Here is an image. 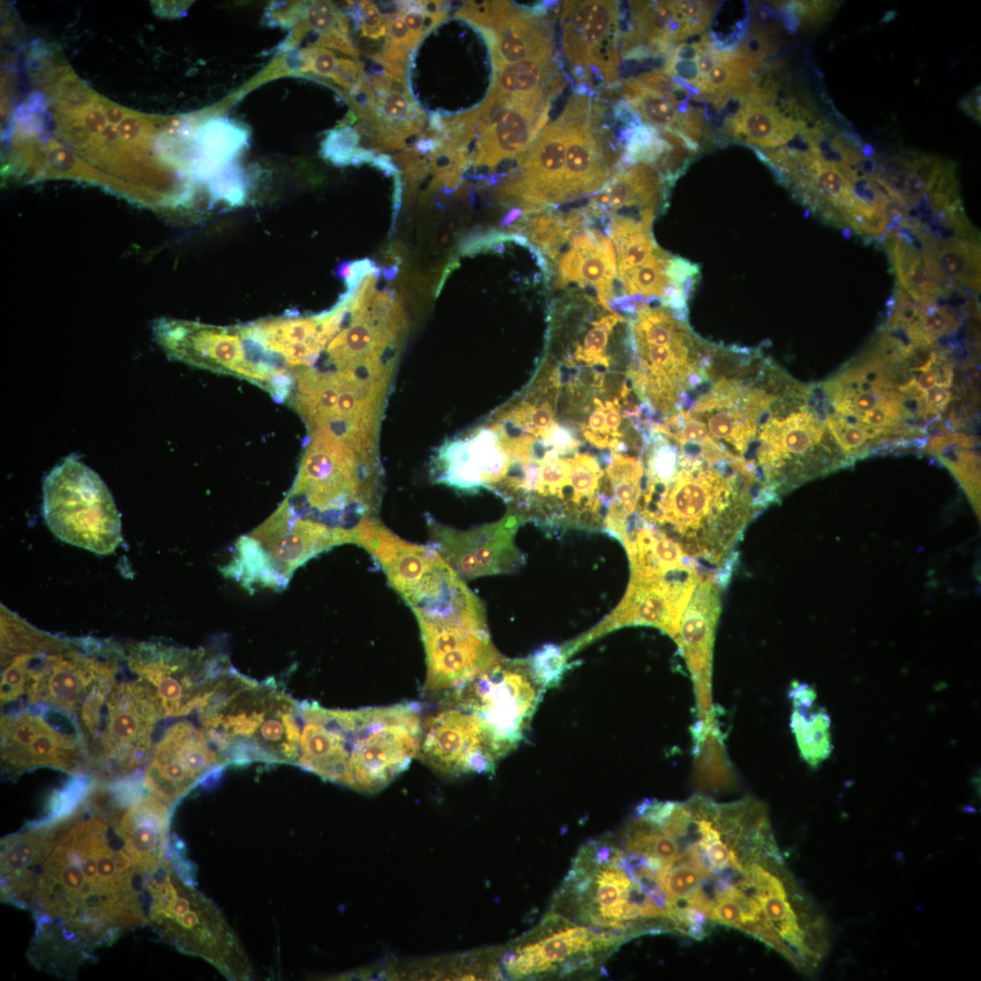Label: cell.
<instances>
[{
	"mask_svg": "<svg viewBox=\"0 0 981 981\" xmlns=\"http://www.w3.org/2000/svg\"><path fill=\"white\" fill-rule=\"evenodd\" d=\"M899 284L921 306L936 305L943 288L931 277L921 254L913 244L896 237L888 244Z\"/></svg>",
	"mask_w": 981,
	"mask_h": 981,
	"instance_id": "obj_37",
	"label": "cell"
},
{
	"mask_svg": "<svg viewBox=\"0 0 981 981\" xmlns=\"http://www.w3.org/2000/svg\"><path fill=\"white\" fill-rule=\"evenodd\" d=\"M959 105L966 114L980 123V85L965 96Z\"/></svg>",
	"mask_w": 981,
	"mask_h": 981,
	"instance_id": "obj_47",
	"label": "cell"
},
{
	"mask_svg": "<svg viewBox=\"0 0 981 981\" xmlns=\"http://www.w3.org/2000/svg\"><path fill=\"white\" fill-rule=\"evenodd\" d=\"M678 860L682 861L675 867L672 866L661 881V887L665 892L668 904L687 897L699 886L702 880L707 878L689 860Z\"/></svg>",
	"mask_w": 981,
	"mask_h": 981,
	"instance_id": "obj_40",
	"label": "cell"
},
{
	"mask_svg": "<svg viewBox=\"0 0 981 981\" xmlns=\"http://www.w3.org/2000/svg\"><path fill=\"white\" fill-rule=\"evenodd\" d=\"M749 456L775 501L811 479L853 464L827 425L818 385L795 379L767 412Z\"/></svg>",
	"mask_w": 981,
	"mask_h": 981,
	"instance_id": "obj_5",
	"label": "cell"
},
{
	"mask_svg": "<svg viewBox=\"0 0 981 981\" xmlns=\"http://www.w3.org/2000/svg\"><path fill=\"white\" fill-rule=\"evenodd\" d=\"M567 135L568 123L562 112L517 158V167L500 187V196L517 201L522 213L561 204Z\"/></svg>",
	"mask_w": 981,
	"mask_h": 981,
	"instance_id": "obj_24",
	"label": "cell"
},
{
	"mask_svg": "<svg viewBox=\"0 0 981 981\" xmlns=\"http://www.w3.org/2000/svg\"><path fill=\"white\" fill-rule=\"evenodd\" d=\"M712 919L738 928H741L744 924L743 913L739 904L727 896L720 897L716 902Z\"/></svg>",
	"mask_w": 981,
	"mask_h": 981,
	"instance_id": "obj_45",
	"label": "cell"
},
{
	"mask_svg": "<svg viewBox=\"0 0 981 981\" xmlns=\"http://www.w3.org/2000/svg\"><path fill=\"white\" fill-rule=\"evenodd\" d=\"M302 725L296 765L361 792H376L418 755L422 707L403 701L358 709L298 703Z\"/></svg>",
	"mask_w": 981,
	"mask_h": 981,
	"instance_id": "obj_3",
	"label": "cell"
},
{
	"mask_svg": "<svg viewBox=\"0 0 981 981\" xmlns=\"http://www.w3.org/2000/svg\"><path fill=\"white\" fill-rule=\"evenodd\" d=\"M673 5L683 19L689 36L705 31L711 21L714 11V5L706 1H673Z\"/></svg>",
	"mask_w": 981,
	"mask_h": 981,
	"instance_id": "obj_42",
	"label": "cell"
},
{
	"mask_svg": "<svg viewBox=\"0 0 981 981\" xmlns=\"http://www.w3.org/2000/svg\"><path fill=\"white\" fill-rule=\"evenodd\" d=\"M619 95L634 113L650 127L678 132L682 117L680 108L667 97L647 88L635 77L619 84Z\"/></svg>",
	"mask_w": 981,
	"mask_h": 981,
	"instance_id": "obj_38",
	"label": "cell"
},
{
	"mask_svg": "<svg viewBox=\"0 0 981 981\" xmlns=\"http://www.w3.org/2000/svg\"><path fill=\"white\" fill-rule=\"evenodd\" d=\"M508 754L471 709L444 698L423 718L418 757L449 776L493 771Z\"/></svg>",
	"mask_w": 981,
	"mask_h": 981,
	"instance_id": "obj_19",
	"label": "cell"
},
{
	"mask_svg": "<svg viewBox=\"0 0 981 981\" xmlns=\"http://www.w3.org/2000/svg\"><path fill=\"white\" fill-rule=\"evenodd\" d=\"M561 51L577 77L593 88L619 85L620 9L617 1H563Z\"/></svg>",
	"mask_w": 981,
	"mask_h": 981,
	"instance_id": "obj_16",
	"label": "cell"
},
{
	"mask_svg": "<svg viewBox=\"0 0 981 981\" xmlns=\"http://www.w3.org/2000/svg\"><path fill=\"white\" fill-rule=\"evenodd\" d=\"M687 411L728 454L746 459L760 424L792 377L758 348L717 357Z\"/></svg>",
	"mask_w": 981,
	"mask_h": 981,
	"instance_id": "obj_8",
	"label": "cell"
},
{
	"mask_svg": "<svg viewBox=\"0 0 981 981\" xmlns=\"http://www.w3.org/2000/svg\"><path fill=\"white\" fill-rule=\"evenodd\" d=\"M792 702L790 728L803 760L817 768L832 753L831 718L817 702V692L806 683L794 682L788 692Z\"/></svg>",
	"mask_w": 981,
	"mask_h": 981,
	"instance_id": "obj_31",
	"label": "cell"
},
{
	"mask_svg": "<svg viewBox=\"0 0 981 981\" xmlns=\"http://www.w3.org/2000/svg\"><path fill=\"white\" fill-rule=\"evenodd\" d=\"M528 517L515 510L500 520L460 530L427 517L429 545L463 579L509 573L524 561L514 542Z\"/></svg>",
	"mask_w": 981,
	"mask_h": 981,
	"instance_id": "obj_21",
	"label": "cell"
},
{
	"mask_svg": "<svg viewBox=\"0 0 981 981\" xmlns=\"http://www.w3.org/2000/svg\"><path fill=\"white\" fill-rule=\"evenodd\" d=\"M122 808L92 782L71 808L1 840V900L32 913L37 968L74 976L97 948L146 924L150 875L119 831Z\"/></svg>",
	"mask_w": 981,
	"mask_h": 981,
	"instance_id": "obj_1",
	"label": "cell"
},
{
	"mask_svg": "<svg viewBox=\"0 0 981 981\" xmlns=\"http://www.w3.org/2000/svg\"><path fill=\"white\" fill-rule=\"evenodd\" d=\"M172 840L169 856L145 883L148 924L178 951L198 956L233 981L252 978L251 961L215 904L195 888L193 868Z\"/></svg>",
	"mask_w": 981,
	"mask_h": 981,
	"instance_id": "obj_6",
	"label": "cell"
},
{
	"mask_svg": "<svg viewBox=\"0 0 981 981\" xmlns=\"http://www.w3.org/2000/svg\"><path fill=\"white\" fill-rule=\"evenodd\" d=\"M923 246V261L931 277L941 286L946 295L956 282L980 291V246L977 239L938 241L918 235Z\"/></svg>",
	"mask_w": 981,
	"mask_h": 981,
	"instance_id": "obj_32",
	"label": "cell"
},
{
	"mask_svg": "<svg viewBox=\"0 0 981 981\" xmlns=\"http://www.w3.org/2000/svg\"><path fill=\"white\" fill-rule=\"evenodd\" d=\"M786 898L779 896L756 897L754 898L778 932L798 923L797 916Z\"/></svg>",
	"mask_w": 981,
	"mask_h": 981,
	"instance_id": "obj_43",
	"label": "cell"
},
{
	"mask_svg": "<svg viewBox=\"0 0 981 981\" xmlns=\"http://www.w3.org/2000/svg\"><path fill=\"white\" fill-rule=\"evenodd\" d=\"M604 473L610 482L611 499L604 517L603 528L621 540L642 491L644 468L641 458L612 452Z\"/></svg>",
	"mask_w": 981,
	"mask_h": 981,
	"instance_id": "obj_34",
	"label": "cell"
},
{
	"mask_svg": "<svg viewBox=\"0 0 981 981\" xmlns=\"http://www.w3.org/2000/svg\"><path fill=\"white\" fill-rule=\"evenodd\" d=\"M245 142V131L229 121L208 123L199 136L200 156L195 164L197 176L210 185L235 166L233 160Z\"/></svg>",
	"mask_w": 981,
	"mask_h": 981,
	"instance_id": "obj_35",
	"label": "cell"
},
{
	"mask_svg": "<svg viewBox=\"0 0 981 981\" xmlns=\"http://www.w3.org/2000/svg\"><path fill=\"white\" fill-rule=\"evenodd\" d=\"M362 35L372 40H378L387 35V22L383 13L370 1L359 4Z\"/></svg>",
	"mask_w": 981,
	"mask_h": 981,
	"instance_id": "obj_44",
	"label": "cell"
},
{
	"mask_svg": "<svg viewBox=\"0 0 981 981\" xmlns=\"http://www.w3.org/2000/svg\"><path fill=\"white\" fill-rule=\"evenodd\" d=\"M48 710L19 708L1 716V758L12 774L46 767L74 777L90 775L89 756L77 726L62 728Z\"/></svg>",
	"mask_w": 981,
	"mask_h": 981,
	"instance_id": "obj_18",
	"label": "cell"
},
{
	"mask_svg": "<svg viewBox=\"0 0 981 981\" xmlns=\"http://www.w3.org/2000/svg\"><path fill=\"white\" fill-rule=\"evenodd\" d=\"M172 809L168 804L144 789L121 810L117 827L138 865L146 874L169 856Z\"/></svg>",
	"mask_w": 981,
	"mask_h": 981,
	"instance_id": "obj_29",
	"label": "cell"
},
{
	"mask_svg": "<svg viewBox=\"0 0 981 981\" xmlns=\"http://www.w3.org/2000/svg\"><path fill=\"white\" fill-rule=\"evenodd\" d=\"M157 342L173 359L212 371L244 375V357L238 326L220 327L161 319L154 325Z\"/></svg>",
	"mask_w": 981,
	"mask_h": 981,
	"instance_id": "obj_26",
	"label": "cell"
},
{
	"mask_svg": "<svg viewBox=\"0 0 981 981\" xmlns=\"http://www.w3.org/2000/svg\"><path fill=\"white\" fill-rule=\"evenodd\" d=\"M595 868L593 877L590 876L595 890L593 912L589 915L590 921L600 927L620 930L625 927L621 921H624L627 892L632 881L614 863L597 864Z\"/></svg>",
	"mask_w": 981,
	"mask_h": 981,
	"instance_id": "obj_36",
	"label": "cell"
},
{
	"mask_svg": "<svg viewBox=\"0 0 981 981\" xmlns=\"http://www.w3.org/2000/svg\"><path fill=\"white\" fill-rule=\"evenodd\" d=\"M228 764L203 728L180 720L167 727L153 746L143 768V785L173 808Z\"/></svg>",
	"mask_w": 981,
	"mask_h": 981,
	"instance_id": "obj_20",
	"label": "cell"
},
{
	"mask_svg": "<svg viewBox=\"0 0 981 981\" xmlns=\"http://www.w3.org/2000/svg\"><path fill=\"white\" fill-rule=\"evenodd\" d=\"M196 710L229 763L296 764L302 730L298 702L273 683L244 677L230 664Z\"/></svg>",
	"mask_w": 981,
	"mask_h": 981,
	"instance_id": "obj_4",
	"label": "cell"
},
{
	"mask_svg": "<svg viewBox=\"0 0 981 981\" xmlns=\"http://www.w3.org/2000/svg\"><path fill=\"white\" fill-rule=\"evenodd\" d=\"M629 321L633 357L627 372L631 389L660 418L686 410L708 381L713 342L689 327L687 314L643 303Z\"/></svg>",
	"mask_w": 981,
	"mask_h": 981,
	"instance_id": "obj_7",
	"label": "cell"
},
{
	"mask_svg": "<svg viewBox=\"0 0 981 981\" xmlns=\"http://www.w3.org/2000/svg\"><path fill=\"white\" fill-rule=\"evenodd\" d=\"M120 672L82 708L76 723L85 744L90 778L113 782L142 774L164 719L152 689Z\"/></svg>",
	"mask_w": 981,
	"mask_h": 981,
	"instance_id": "obj_9",
	"label": "cell"
},
{
	"mask_svg": "<svg viewBox=\"0 0 981 981\" xmlns=\"http://www.w3.org/2000/svg\"><path fill=\"white\" fill-rule=\"evenodd\" d=\"M350 530L300 517L284 500L263 523L236 542L223 574L250 592L284 589L294 571L316 555L350 543Z\"/></svg>",
	"mask_w": 981,
	"mask_h": 981,
	"instance_id": "obj_10",
	"label": "cell"
},
{
	"mask_svg": "<svg viewBox=\"0 0 981 981\" xmlns=\"http://www.w3.org/2000/svg\"><path fill=\"white\" fill-rule=\"evenodd\" d=\"M43 515L59 540L98 555L122 541L120 513L101 477L70 455L43 481Z\"/></svg>",
	"mask_w": 981,
	"mask_h": 981,
	"instance_id": "obj_12",
	"label": "cell"
},
{
	"mask_svg": "<svg viewBox=\"0 0 981 981\" xmlns=\"http://www.w3.org/2000/svg\"><path fill=\"white\" fill-rule=\"evenodd\" d=\"M773 86L758 88L728 121L734 139L760 148H776L792 141L808 126L804 120L784 113L775 104Z\"/></svg>",
	"mask_w": 981,
	"mask_h": 981,
	"instance_id": "obj_30",
	"label": "cell"
},
{
	"mask_svg": "<svg viewBox=\"0 0 981 981\" xmlns=\"http://www.w3.org/2000/svg\"><path fill=\"white\" fill-rule=\"evenodd\" d=\"M720 611L719 585L713 576L702 578L674 637L692 680L698 715L692 727L695 751L722 743L712 699L713 649Z\"/></svg>",
	"mask_w": 981,
	"mask_h": 981,
	"instance_id": "obj_17",
	"label": "cell"
},
{
	"mask_svg": "<svg viewBox=\"0 0 981 981\" xmlns=\"http://www.w3.org/2000/svg\"><path fill=\"white\" fill-rule=\"evenodd\" d=\"M567 659L560 647L550 644L537 650L528 658V662L533 678L546 690L559 684L567 668Z\"/></svg>",
	"mask_w": 981,
	"mask_h": 981,
	"instance_id": "obj_39",
	"label": "cell"
},
{
	"mask_svg": "<svg viewBox=\"0 0 981 981\" xmlns=\"http://www.w3.org/2000/svg\"><path fill=\"white\" fill-rule=\"evenodd\" d=\"M703 846L713 867L714 875H717L721 869L728 866L730 848L720 838Z\"/></svg>",
	"mask_w": 981,
	"mask_h": 981,
	"instance_id": "obj_46",
	"label": "cell"
},
{
	"mask_svg": "<svg viewBox=\"0 0 981 981\" xmlns=\"http://www.w3.org/2000/svg\"><path fill=\"white\" fill-rule=\"evenodd\" d=\"M130 673L152 689L163 718L196 709L227 658L205 649H187L160 641H143L124 649Z\"/></svg>",
	"mask_w": 981,
	"mask_h": 981,
	"instance_id": "obj_13",
	"label": "cell"
},
{
	"mask_svg": "<svg viewBox=\"0 0 981 981\" xmlns=\"http://www.w3.org/2000/svg\"><path fill=\"white\" fill-rule=\"evenodd\" d=\"M412 611L426 654L424 696L447 697L501 658L490 640L484 607L472 592Z\"/></svg>",
	"mask_w": 981,
	"mask_h": 981,
	"instance_id": "obj_11",
	"label": "cell"
},
{
	"mask_svg": "<svg viewBox=\"0 0 981 981\" xmlns=\"http://www.w3.org/2000/svg\"><path fill=\"white\" fill-rule=\"evenodd\" d=\"M544 691L533 678L528 659L501 656L445 698L473 711L509 753L523 738Z\"/></svg>",
	"mask_w": 981,
	"mask_h": 981,
	"instance_id": "obj_14",
	"label": "cell"
},
{
	"mask_svg": "<svg viewBox=\"0 0 981 981\" xmlns=\"http://www.w3.org/2000/svg\"><path fill=\"white\" fill-rule=\"evenodd\" d=\"M383 277L387 281H393L399 273V264L383 265L381 267Z\"/></svg>",
	"mask_w": 981,
	"mask_h": 981,
	"instance_id": "obj_48",
	"label": "cell"
},
{
	"mask_svg": "<svg viewBox=\"0 0 981 981\" xmlns=\"http://www.w3.org/2000/svg\"><path fill=\"white\" fill-rule=\"evenodd\" d=\"M678 446L673 472L663 482L645 484L638 515L705 564L721 586L745 529L773 501L752 461L708 460L692 446Z\"/></svg>",
	"mask_w": 981,
	"mask_h": 981,
	"instance_id": "obj_2",
	"label": "cell"
},
{
	"mask_svg": "<svg viewBox=\"0 0 981 981\" xmlns=\"http://www.w3.org/2000/svg\"><path fill=\"white\" fill-rule=\"evenodd\" d=\"M699 565L695 561L664 574L631 573L626 594L619 606L604 620L561 649L566 658L603 635L628 626H650L673 638L682 614L699 580Z\"/></svg>",
	"mask_w": 981,
	"mask_h": 981,
	"instance_id": "obj_15",
	"label": "cell"
},
{
	"mask_svg": "<svg viewBox=\"0 0 981 981\" xmlns=\"http://www.w3.org/2000/svg\"><path fill=\"white\" fill-rule=\"evenodd\" d=\"M539 7L508 1L466 2L456 16L477 27L491 55L493 70L527 59L554 55L552 26Z\"/></svg>",
	"mask_w": 981,
	"mask_h": 981,
	"instance_id": "obj_22",
	"label": "cell"
},
{
	"mask_svg": "<svg viewBox=\"0 0 981 981\" xmlns=\"http://www.w3.org/2000/svg\"><path fill=\"white\" fill-rule=\"evenodd\" d=\"M559 95L543 93L485 99L479 107L478 136L471 163L492 168L520 156L546 126L551 104Z\"/></svg>",
	"mask_w": 981,
	"mask_h": 981,
	"instance_id": "obj_23",
	"label": "cell"
},
{
	"mask_svg": "<svg viewBox=\"0 0 981 981\" xmlns=\"http://www.w3.org/2000/svg\"><path fill=\"white\" fill-rule=\"evenodd\" d=\"M364 89L368 99L365 114L375 146L384 150L404 147L406 139L419 133L426 123V115L412 98L406 78L385 70L382 75L372 76Z\"/></svg>",
	"mask_w": 981,
	"mask_h": 981,
	"instance_id": "obj_27",
	"label": "cell"
},
{
	"mask_svg": "<svg viewBox=\"0 0 981 981\" xmlns=\"http://www.w3.org/2000/svg\"><path fill=\"white\" fill-rule=\"evenodd\" d=\"M358 140V134L352 128L333 131L322 144L323 155L334 164H351L360 150L356 148Z\"/></svg>",
	"mask_w": 981,
	"mask_h": 981,
	"instance_id": "obj_41",
	"label": "cell"
},
{
	"mask_svg": "<svg viewBox=\"0 0 981 981\" xmlns=\"http://www.w3.org/2000/svg\"><path fill=\"white\" fill-rule=\"evenodd\" d=\"M566 78L552 56L527 59L493 70L486 99L499 100L543 93L560 94Z\"/></svg>",
	"mask_w": 981,
	"mask_h": 981,
	"instance_id": "obj_33",
	"label": "cell"
},
{
	"mask_svg": "<svg viewBox=\"0 0 981 981\" xmlns=\"http://www.w3.org/2000/svg\"><path fill=\"white\" fill-rule=\"evenodd\" d=\"M669 186L653 164H623L583 210L590 218H609L626 210L636 218L654 219L665 208Z\"/></svg>",
	"mask_w": 981,
	"mask_h": 981,
	"instance_id": "obj_28",
	"label": "cell"
},
{
	"mask_svg": "<svg viewBox=\"0 0 981 981\" xmlns=\"http://www.w3.org/2000/svg\"><path fill=\"white\" fill-rule=\"evenodd\" d=\"M510 464L509 452L498 431L489 423L441 446L433 462L432 474L435 482L463 491L481 488L495 491L505 479Z\"/></svg>",
	"mask_w": 981,
	"mask_h": 981,
	"instance_id": "obj_25",
	"label": "cell"
}]
</instances>
